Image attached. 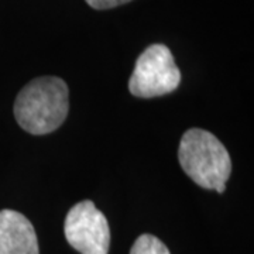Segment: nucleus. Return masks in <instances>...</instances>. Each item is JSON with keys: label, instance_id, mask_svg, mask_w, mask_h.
Listing matches in <instances>:
<instances>
[{"label": "nucleus", "instance_id": "1", "mask_svg": "<svg viewBox=\"0 0 254 254\" xmlns=\"http://www.w3.org/2000/svg\"><path fill=\"white\" fill-rule=\"evenodd\" d=\"M66 83L57 76H40L18 92L14 118L30 134H48L65 122L69 110Z\"/></svg>", "mask_w": 254, "mask_h": 254}, {"label": "nucleus", "instance_id": "2", "mask_svg": "<svg viewBox=\"0 0 254 254\" xmlns=\"http://www.w3.org/2000/svg\"><path fill=\"white\" fill-rule=\"evenodd\" d=\"M178 160L184 173L205 190L223 193L232 173V160L218 137L202 128H190L180 141Z\"/></svg>", "mask_w": 254, "mask_h": 254}, {"label": "nucleus", "instance_id": "3", "mask_svg": "<svg viewBox=\"0 0 254 254\" xmlns=\"http://www.w3.org/2000/svg\"><path fill=\"white\" fill-rule=\"evenodd\" d=\"M181 82V72L173 53L164 44H153L138 57L128 81V91L136 98H155L174 92Z\"/></svg>", "mask_w": 254, "mask_h": 254}, {"label": "nucleus", "instance_id": "4", "mask_svg": "<svg viewBox=\"0 0 254 254\" xmlns=\"http://www.w3.org/2000/svg\"><path fill=\"white\" fill-rule=\"evenodd\" d=\"M64 230L66 242L81 254L109 253V223L92 200H82L71 208Z\"/></svg>", "mask_w": 254, "mask_h": 254}, {"label": "nucleus", "instance_id": "5", "mask_svg": "<svg viewBox=\"0 0 254 254\" xmlns=\"http://www.w3.org/2000/svg\"><path fill=\"white\" fill-rule=\"evenodd\" d=\"M0 254H40L34 227L16 210H0Z\"/></svg>", "mask_w": 254, "mask_h": 254}, {"label": "nucleus", "instance_id": "6", "mask_svg": "<svg viewBox=\"0 0 254 254\" xmlns=\"http://www.w3.org/2000/svg\"><path fill=\"white\" fill-rule=\"evenodd\" d=\"M130 254H171L167 246L153 235H141L134 242Z\"/></svg>", "mask_w": 254, "mask_h": 254}, {"label": "nucleus", "instance_id": "7", "mask_svg": "<svg viewBox=\"0 0 254 254\" xmlns=\"http://www.w3.org/2000/svg\"><path fill=\"white\" fill-rule=\"evenodd\" d=\"M131 0H86V3L96 10H106L112 7H118L120 4L128 3Z\"/></svg>", "mask_w": 254, "mask_h": 254}]
</instances>
